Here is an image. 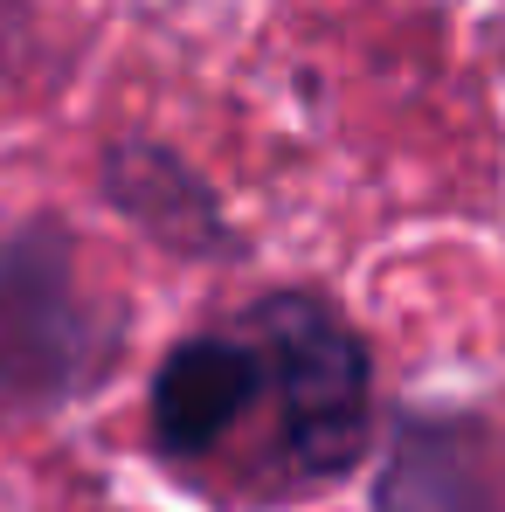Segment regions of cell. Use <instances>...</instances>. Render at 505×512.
I'll use <instances>...</instances> for the list:
<instances>
[{
	"mask_svg": "<svg viewBox=\"0 0 505 512\" xmlns=\"http://www.w3.org/2000/svg\"><path fill=\"white\" fill-rule=\"evenodd\" d=\"M104 187L118 194L125 215H139L153 236H167L180 250H215V243H222L208 187L180 167V160L153 153V146H118L111 167H104Z\"/></svg>",
	"mask_w": 505,
	"mask_h": 512,
	"instance_id": "277c9868",
	"label": "cell"
},
{
	"mask_svg": "<svg viewBox=\"0 0 505 512\" xmlns=\"http://www.w3.org/2000/svg\"><path fill=\"white\" fill-rule=\"evenodd\" d=\"M263 353L270 471L277 485H326L367 450V353L312 298H263L243 319Z\"/></svg>",
	"mask_w": 505,
	"mask_h": 512,
	"instance_id": "6da1fadb",
	"label": "cell"
},
{
	"mask_svg": "<svg viewBox=\"0 0 505 512\" xmlns=\"http://www.w3.org/2000/svg\"><path fill=\"white\" fill-rule=\"evenodd\" d=\"M256 402H263V353L250 346V333L243 326L201 333L173 346L153 381V443L180 464H201L250 423Z\"/></svg>",
	"mask_w": 505,
	"mask_h": 512,
	"instance_id": "3957f363",
	"label": "cell"
},
{
	"mask_svg": "<svg viewBox=\"0 0 505 512\" xmlns=\"http://www.w3.org/2000/svg\"><path fill=\"white\" fill-rule=\"evenodd\" d=\"M104 319L84 305L70 243L35 222L0 243V409H49L104 367Z\"/></svg>",
	"mask_w": 505,
	"mask_h": 512,
	"instance_id": "7a4b0ae2",
	"label": "cell"
}]
</instances>
